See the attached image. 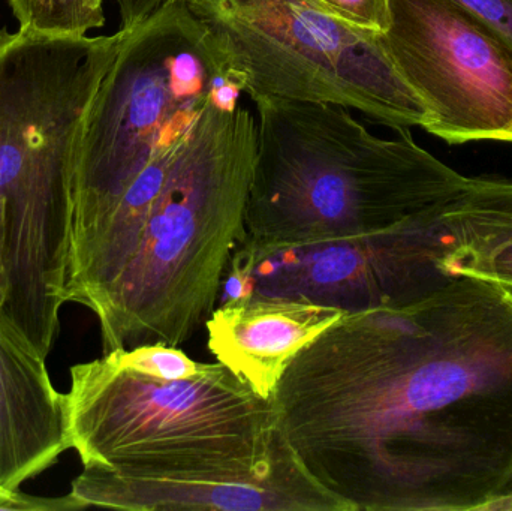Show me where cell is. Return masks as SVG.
Wrapping results in <instances>:
<instances>
[{
	"mask_svg": "<svg viewBox=\"0 0 512 511\" xmlns=\"http://www.w3.org/2000/svg\"><path fill=\"white\" fill-rule=\"evenodd\" d=\"M310 476L352 511H512V290L459 276L345 314L273 395Z\"/></svg>",
	"mask_w": 512,
	"mask_h": 511,
	"instance_id": "obj_1",
	"label": "cell"
},
{
	"mask_svg": "<svg viewBox=\"0 0 512 511\" xmlns=\"http://www.w3.org/2000/svg\"><path fill=\"white\" fill-rule=\"evenodd\" d=\"M254 102L256 158L242 245L304 246L394 230L471 180L423 149L411 129L381 138L342 105Z\"/></svg>",
	"mask_w": 512,
	"mask_h": 511,
	"instance_id": "obj_2",
	"label": "cell"
},
{
	"mask_svg": "<svg viewBox=\"0 0 512 511\" xmlns=\"http://www.w3.org/2000/svg\"><path fill=\"white\" fill-rule=\"evenodd\" d=\"M256 120L240 96L213 102L180 147L131 257L93 314L104 353L179 347L218 305L245 233Z\"/></svg>",
	"mask_w": 512,
	"mask_h": 511,
	"instance_id": "obj_3",
	"label": "cell"
},
{
	"mask_svg": "<svg viewBox=\"0 0 512 511\" xmlns=\"http://www.w3.org/2000/svg\"><path fill=\"white\" fill-rule=\"evenodd\" d=\"M126 35L0 30V198L12 293L42 296L65 282L84 120Z\"/></svg>",
	"mask_w": 512,
	"mask_h": 511,
	"instance_id": "obj_4",
	"label": "cell"
},
{
	"mask_svg": "<svg viewBox=\"0 0 512 511\" xmlns=\"http://www.w3.org/2000/svg\"><path fill=\"white\" fill-rule=\"evenodd\" d=\"M69 449L84 468L132 476L254 473L291 444L274 399L221 362L186 380H156L116 351L71 368L63 395Z\"/></svg>",
	"mask_w": 512,
	"mask_h": 511,
	"instance_id": "obj_5",
	"label": "cell"
},
{
	"mask_svg": "<svg viewBox=\"0 0 512 511\" xmlns=\"http://www.w3.org/2000/svg\"><path fill=\"white\" fill-rule=\"evenodd\" d=\"M243 93L233 57L186 2L128 29L84 120L68 272L138 176L176 150L213 102Z\"/></svg>",
	"mask_w": 512,
	"mask_h": 511,
	"instance_id": "obj_6",
	"label": "cell"
},
{
	"mask_svg": "<svg viewBox=\"0 0 512 511\" xmlns=\"http://www.w3.org/2000/svg\"><path fill=\"white\" fill-rule=\"evenodd\" d=\"M511 239L512 179L471 177L394 230L280 248L237 243L218 303L282 297L346 314L408 305L453 281L451 264Z\"/></svg>",
	"mask_w": 512,
	"mask_h": 511,
	"instance_id": "obj_7",
	"label": "cell"
},
{
	"mask_svg": "<svg viewBox=\"0 0 512 511\" xmlns=\"http://www.w3.org/2000/svg\"><path fill=\"white\" fill-rule=\"evenodd\" d=\"M233 57L245 93L330 102L394 131L424 128L429 113L378 33L331 17L313 0H186Z\"/></svg>",
	"mask_w": 512,
	"mask_h": 511,
	"instance_id": "obj_8",
	"label": "cell"
},
{
	"mask_svg": "<svg viewBox=\"0 0 512 511\" xmlns=\"http://www.w3.org/2000/svg\"><path fill=\"white\" fill-rule=\"evenodd\" d=\"M385 50L450 146L512 144V50L453 0H390Z\"/></svg>",
	"mask_w": 512,
	"mask_h": 511,
	"instance_id": "obj_9",
	"label": "cell"
},
{
	"mask_svg": "<svg viewBox=\"0 0 512 511\" xmlns=\"http://www.w3.org/2000/svg\"><path fill=\"white\" fill-rule=\"evenodd\" d=\"M71 495L84 507L128 511H352L316 482L294 449L254 473L132 476L84 468Z\"/></svg>",
	"mask_w": 512,
	"mask_h": 511,
	"instance_id": "obj_10",
	"label": "cell"
},
{
	"mask_svg": "<svg viewBox=\"0 0 512 511\" xmlns=\"http://www.w3.org/2000/svg\"><path fill=\"white\" fill-rule=\"evenodd\" d=\"M346 312L282 297L219 303L206 327L209 350L261 398L271 399L291 360Z\"/></svg>",
	"mask_w": 512,
	"mask_h": 511,
	"instance_id": "obj_11",
	"label": "cell"
},
{
	"mask_svg": "<svg viewBox=\"0 0 512 511\" xmlns=\"http://www.w3.org/2000/svg\"><path fill=\"white\" fill-rule=\"evenodd\" d=\"M45 357L0 321V489H18L69 449L63 395Z\"/></svg>",
	"mask_w": 512,
	"mask_h": 511,
	"instance_id": "obj_12",
	"label": "cell"
},
{
	"mask_svg": "<svg viewBox=\"0 0 512 511\" xmlns=\"http://www.w3.org/2000/svg\"><path fill=\"white\" fill-rule=\"evenodd\" d=\"M104 0H9L21 32L86 36L105 24Z\"/></svg>",
	"mask_w": 512,
	"mask_h": 511,
	"instance_id": "obj_13",
	"label": "cell"
},
{
	"mask_svg": "<svg viewBox=\"0 0 512 511\" xmlns=\"http://www.w3.org/2000/svg\"><path fill=\"white\" fill-rule=\"evenodd\" d=\"M114 351L123 365L156 380H186L200 374L206 366V363L189 359L179 348L164 344H146Z\"/></svg>",
	"mask_w": 512,
	"mask_h": 511,
	"instance_id": "obj_14",
	"label": "cell"
},
{
	"mask_svg": "<svg viewBox=\"0 0 512 511\" xmlns=\"http://www.w3.org/2000/svg\"><path fill=\"white\" fill-rule=\"evenodd\" d=\"M325 12L364 32H387L391 24L390 0H313Z\"/></svg>",
	"mask_w": 512,
	"mask_h": 511,
	"instance_id": "obj_15",
	"label": "cell"
},
{
	"mask_svg": "<svg viewBox=\"0 0 512 511\" xmlns=\"http://www.w3.org/2000/svg\"><path fill=\"white\" fill-rule=\"evenodd\" d=\"M447 272L453 278L472 276L512 290V239L447 267Z\"/></svg>",
	"mask_w": 512,
	"mask_h": 511,
	"instance_id": "obj_16",
	"label": "cell"
},
{
	"mask_svg": "<svg viewBox=\"0 0 512 511\" xmlns=\"http://www.w3.org/2000/svg\"><path fill=\"white\" fill-rule=\"evenodd\" d=\"M486 24L512 50V0H453Z\"/></svg>",
	"mask_w": 512,
	"mask_h": 511,
	"instance_id": "obj_17",
	"label": "cell"
},
{
	"mask_svg": "<svg viewBox=\"0 0 512 511\" xmlns=\"http://www.w3.org/2000/svg\"><path fill=\"white\" fill-rule=\"evenodd\" d=\"M84 507L71 494L62 498H41L18 489H0V511H68Z\"/></svg>",
	"mask_w": 512,
	"mask_h": 511,
	"instance_id": "obj_18",
	"label": "cell"
},
{
	"mask_svg": "<svg viewBox=\"0 0 512 511\" xmlns=\"http://www.w3.org/2000/svg\"><path fill=\"white\" fill-rule=\"evenodd\" d=\"M116 2L119 6L120 21H122L120 29H134L144 21L150 20L162 9L186 0H116Z\"/></svg>",
	"mask_w": 512,
	"mask_h": 511,
	"instance_id": "obj_19",
	"label": "cell"
},
{
	"mask_svg": "<svg viewBox=\"0 0 512 511\" xmlns=\"http://www.w3.org/2000/svg\"><path fill=\"white\" fill-rule=\"evenodd\" d=\"M8 294V275L5 263V204L0 198V311Z\"/></svg>",
	"mask_w": 512,
	"mask_h": 511,
	"instance_id": "obj_20",
	"label": "cell"
}]
</instances>
